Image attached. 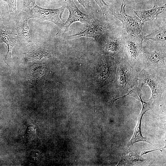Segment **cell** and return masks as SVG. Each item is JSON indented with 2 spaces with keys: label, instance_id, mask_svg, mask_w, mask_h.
<instances>
[{
  "label": "cell",
  "instance_id": "obj_1",
  "mask_svg": "<svg viewBox=\"0 0 166 166\" xmlns=\"http://www.w3.org/2000/svg\"><path fill=\"white\" fill-rule=\"evenodd\" d=\"M138 77L137 85L139 89H142L144 85L148 86L152 92L149 101L154 104L159 103L162 93L166 89L165 81L155 72L153 69L149 68L143 69Z\"/></svg>",
  "mask_w": 166,
  "mask_h": 166
},
{
  "label": "cell",
  "instance_id": "obj_2",
  "mask_svg": "<svg viewBox=\"0 0 166 166\" xmlns=\"http://www.w3.org/2000/svg\"><path fill=\"white\" fill-rule=\"evenodd\" d=\"M143 42L140 34L137 35L128 34L124 37L125 59L132 67H137L140 61H142V45Z\"/></svg>",
  "mask_w": 166,
  "mask_h": 166
},
{
  "label": "cell",
  "instance_id": "obj_3",
  "mask_svg": "<svg viewBox=\"0 0 166 166\" xmlns=\"http://www.w3.org/2000/svg\"><path fill=\"white\" fill-rule=\"evenodd\" d=\"M117 69L116 83L121 90L127 91L137 85L138 78L133 68L125 59L118 61Z\"/></svg>",
  "mask_w": 166,
  "mask_h": 166
},
{
  "label": "cell",
  "instance_id": "obj_4",
  "mask_svg": "<svg viewBox=\"0 0 166 166\" xmlns=\"http://www.w3.org/2000/svg\"><path fill=\"white\" fill-rule=\"evenodd\" d=\"M65 7L64 5L58 8L53 9L42 8L36 5L28 12L34 18H38L50 21L62 28L65 25V21L62 16Z\"/></svg>",
  "mask_w": 166,
  "mask_h": 166
},
{
  "label": "cell",
  "instance_id": "obj_5",
  "mask_svg": "<svg viewBox=\"0 0 166 166\" xmlns=\"http://www.w3.org/2000/svg\"><path fill=\"white\" fill-rule=\"evenodd\" d=\"M65 6L69 10V14L65 23V29L63 35L68 31L70 26L75 22H80L87 25H90L95 20L91 15L81 12L73 0H67Z\"/></svg>",
  "mask_w": 166,
  "mask_h": 166
},
{
  "label": "cell",
  "instance_id": "obj_6",
  "mask_svg": "<svg viewBox=\"0 0 166 166\" xmlns=\"http://www.w3.org/2000/svg\"><path fill=\"white\" fill-rule=\"evenodd\" d=\"M125 6L121 9L120 14L114 13V16L121 21L122 27L124 28L128 35H137L142 31L143 23L136 16H132L126 13Z\"/></svg>",
  "mask_w": 166,
  "mask_h": 166
},
{
  "label": "cell",
  "instance_id": "obj_7",
  "mask_svg": "<svg viewBox=\"0 0 166 166\" xmlns=\"http://www.w3.org/2000/svg\"><path fill=\"white\" fill-rule=\"evenodd\" d=\"M124 37L121 34H117L112 35L105 38L104 45L105 50L119 60L125 59Z\"/></svg>",
  "mask_w": 166,
  "mask_h": 166
},
{
  "label": "cell",
  "instance_id": "obj_8",
  "mask_svg": "<svg viewBox=\"0 0 166 166\" xmlns=\"http://www.w3.org/2000/svg\"><path fill=\"white\" fill-rule=\"evenodd\" d=\"M142 61L144 68H166V50H156L149 52L142 49Z\"/></svg>",
  "mask_w": 166,
  "mask_h": 166
},
{
  "label": "cell",
  "instance_id": "obj_9",
  "mask_svg": "<svg viewBox=\"0 0 166 166\" xmlns=\"http://www.w3.org/2000/svg\"><path fill=\"white\" fill-rule=\"evenodd\" d=\"M108 29V26L106 24L95 20L92 24L87 25L78 33L67 36L65 38L71 39L86 37L98 40Z\"/></svg>",
  "mask_w": 166,
  "mask_h": 166
},
{
  "label": "cell",
  "instance_id": "obj_10",
  "mask_svg": "<svg viewBox=\"0 0 166 166\" xmlns=\"http://www.w3.org/2000/svg\"><path fill=\"white\" fill-rule=\"evenodd\" d=\"M33 18L28 12L22 11L18 14L15 27L18 34L17 39L19 42L27 43L31 41L32 38L28 21Z\"/></svg>",
  "mask_w": 166,
  "mask_h": 166
},
{
  "label": "cell",
  "instance_id": "obj_11",
  "mask_svg": "<svg viewBox=\"0 0 166 166\" xmlns=\"http://www.w3.org/2000/svg\"><path fill=\"white\" fill-rule=\"evenodd\" d=\"M141 95H140L137 99L141 102L142 109L141 113L138 116L137 124L135 127L133 135L128 144V147L130 146L134 143L139 141L146 142L152 144L143 136L141 132V120L143 115L147 111L152 109L154 104L150 101L148 102L143 101L141 98Z\"/></svg>",
  "mask_w": 166,
  "mask_h": 166
},
{
  "label": "cell",
  "instance_id": "obj_12",
  "mask_svg": "<svg viewBox=\"0 0 166 166\" xmlns=\"http://www.w3.org/2000/svg\"><path fill=\"white\" fill-rule=\"evenodd\" d=\"M17 38L12 35L11 29L4 26L2 22L0 23V43H5L7 47V52L4 61L7 64L8 61L11 58V52L13 47L18 42Z\"/></svg>",
  "mask_w": 166,
  "mask_h": 166
},
{
  "label": "cell",
  "instance_id": "obj_13",
  "mask_svg": "<svg viewBox=\"0 0 166 166\" xmlns=\"http://www.w3.org/2000/svg\"><path fill=\"white\" fill-rule=\"evenodd\" d=\"M25 55L30 60H40L49 57L51 53L42 44L36 43L27 47Z\"/></svg>",
  "mask_w": 166,
  "mask_h": 166
},
{
  "label": "cell",
  "instance_id": "obj_14",
  "mask_svg": "<svg viewBox=\"0 0 166 166\" xmlns=\"http://www.w3.org/2000/svg\"><path fill=\"white\" fill-rule=\"evenodd\" d=\"M166 7V3L159 6L154 5L150 9L135 11L134 13L144 23L155 19L159 14L164 12Z\"/></svg>",
  "mask_w": 166,
  "mask_h": 166
},
{
  "label": "cell",
  "instance_id": "obj_15",
  "mask_svg": "<svg viewBox=\"0 0 166 166\" xmlns=\"http://www.w3.org/2000/svg\"><path fill=\"white\" fill-rule=\"evenodd\" d=\"M143 41L149 40L160 41H166V27L164 26L159 30L151 33L146 35H142Z\"/></svg>",
  "mask_w": 166,
  "mask_h": 166
},
{
  "label": "cell",
  "instance_id": "obj_16",
  "mask_svg": "<svg viewBox=\"0 0 166 166\" xmlns=\"http://www.w3.org/2000/svg\"><path fill=\"white\" fill-rule=\"evenodd\" d=\"M8 5L10 17L13 20H17L18 14L16 9V0H2Z\"/></svg>",
  "mask_w": 166,
  "mask_h": 166
},
{
  "label": "cell",
  "instance_id": "obj_17",
  "mask_svg": "<svg viewBox=\"0 0 166 166\" xmlns=\"http://www.w3.org/2000/svg\"><path fill=\"white\" fill-rule=\"evenodd\" d=\"M124 159L126 161V163L132 164L142 163L145 160V159L142 158L141 156H138L133 153L128 154Z\"/></svg>",
  "mask_w": 166,
  "mask_h": 166
},
{
  "label": "cell",
  "instance_id": "obj_18",
  "mask_svg": "<svg viewBox=\"0 0 166 166\" xmlns=\"http://www.w3.org/2000/svg\"><path fill=\"white\" fill-rule=\"evenodd\" d=\"M36 0H20L22 11H30L36 5Z\"/></svg>",
  "mask_w": 166,
  "mask_h": 166
},
{
  "label": "cell",
  "instance_id": "obj_19",
  "mask_svg": "<svg viewBox=\"0 0 166 166\" xmlns=\"http://www.w3.org/2000/svg\"><path fill=\"white\" fill-rule=\"evenodd\" d=\"M101 9L103 15L107 17L112 13V11L104 0H94Z\"/></svg>",
  "mask_w": 166,
  "mask_h": 166
},
{
  "label": "cell",
  "instance_id": "obj_20",
  "mask_svg": "<svg viewBox=\"0 0 166 166\" xmlns=\"http://www.w3.org/2000/svg\"><path fill=\"white\" fill-rule=\"evenodd\" d=\"M87 11L90 10V0H77Z\"/></svg>",
  "mask_w": 166,
  "mask_h": 166
},
{
  "label": "cell",
  "instance_id": "obj_21",
  "mask_svg": "<svg viewBox=\"0 0 166 166\" xmlns=\"http://www.w3.org/2000/svg\"><path fill=\"white\" fill-rule=\"evenodd\" d=\"M148 0H127L125 2V5L138 3Z\"/></svg>",
  "mask_w": 166,
  "mask_h": 166
},
{
  "label": "cell",
  "instance_id": "obj_22",
  "mask_svg": "<svg viewBox=\"0 0 166 166\" xmlns=\"http://www.w3.org/2000/svg\"><path fill=\"white\" fill-rule=\"evenodd\" d=\"M34 127L33 125H30L28 127L27 130V133L28 135H34Z\"/></svg>",
  "mask_w": 166,
  "mask_h": 166
},
{
  "label": "cell",
  "instance_id": "obj_23",
  "mask_svg": "<svg viewBox=\"0 0 166 166\" xmlns=\"http://www.w3.org/2000/svg\"><path fill=\"white\" fill-rule=\"evenodd\" d=\"M37 151H35V152H34L33 153V154L32 155L33 157H34V158H36V159H38V158L37 157L38 156L39 157V152H36Z\"/></svg>",
  "mask_w": 166,
  "mask_h": 166
},
{
  "label": "cell",
  "instance_id": "obj_24",
  "mask_svg": "<svg viewBox=\"0 0 166 166\" xmlns=\"http://www.w3.org/2000/svg\"><path fill=\"white\" fill-rule=\"evenodd\" d=\"M127 0H122V4L121 7V9L124 6H125V2Z\"/></svg>",
  "mask_w": 166,
  "mask_h": 166
},
{
  "label": "cell",
  "instance_id": "obj_25",
  "mask_svg": "<svg viewBox=\"0 0 166 166\" xmlns=\"http://www.w3.org/2000/svg\"><path fill=\"white\" fill-rule=\"evenodd\" d=\"M2 22V19L1 15V12L0 11V23Z\"/></svg>",
  "mask_w": 166,
  "mask_h": 166
},
{
  "label": "cell",
  "instance_id": "obj_26",
  "mask_svg": "<svg viewBox=\"0 0 166 166\" xmlns=\"http://www.w3.org/2000/svg\"><path fill=\"white\" fill-rule=\"evenodd\" d=\"M2 1V0H0V1Z\"/></svg>",
  "mask_w": 166,
  "mask_h": 166
}]
</instances>
